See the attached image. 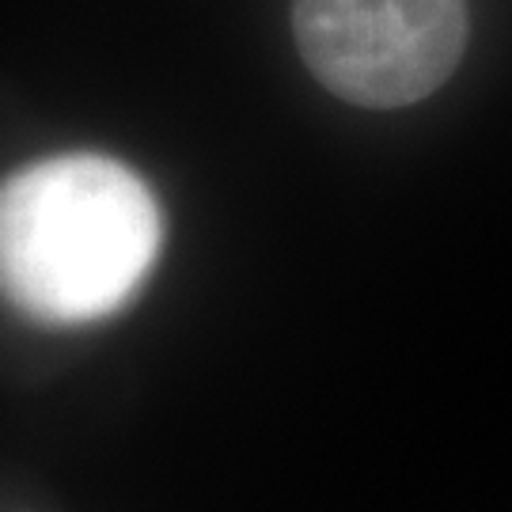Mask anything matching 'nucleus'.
I'll return each instance as SVG.
<instances>
[{
	"label": "nucleus",
	"instance_id": "1",
	"mask_svg": "<svg viewBox=\"0 0 512 512\" xmlns=\"http://www.w3.org/2000/svg\"><path fill=\"white\" fill-rule=\"evenodd\" d=\"M164 217L126 164L73 152L31 164L0 194L4 293L38 323L107 319L160 255Z\"/></svg>",
	"mask_w": 512,
	"mask_h": 512
},
{
	"label": "nucleus",
	"instance_id": "2",
	"mask_svg": "<svg viewBox=\"0 0 512 512\" xmlns=\"http://www.w3.org/2000/svg\"><path fill=\"white\" fill-rule=\"evenodd\" d=\"M293 35L315 80L357 107H410L452 76L467 0H293Z\"/></svg>",
	"mask_w": 512,
	"mask_h": 512
}]
</instances>
